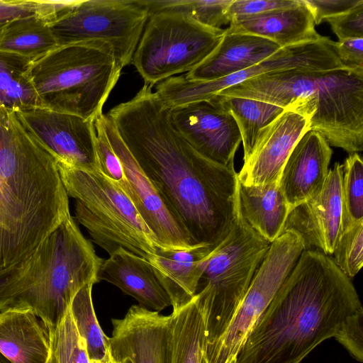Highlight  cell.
Masks as SVG:
<instances>
[{
  "instance_id": "6da1fadb",
  "label": "cell",
  "mask_w": 363,
  "mask_h": 363,
  "mask_svg": "<svg viewBox=\"0 0 363 363\" xmlns=\"http://www.w3.org/2000/svg\"><path fill=\"white\" fill-rule=\"evenodd\" d=\"M106 116L194 245L213 251L240 214L234 166L199 153L174 128L169 108L149 85Z\"/></svg>"
},
{
  "instance_id": "7a4b0ae2",
  "label": "cell",
  "mask_w": 363,
  "mask_h": 363,
  "mask_svg": "<svg viewBox=\"0 0 363 363\" xmlns=\"http://www.w3.org/2000/svg\"><path fill=\"white\" fill-rule=\"evenodd\" d=\"M362 308L352 281L333 258L304 250L247 335L237 362L300 363Z\"/></svg>"
},
{
  "instance_id": "3957f363",
  "label": "cell",
  "mask_w": 363,
  "mask_h": 363,
  "mask_svg": "<svg viewBox=\"0 0 363 363\" xmlns=\"http://www.w3.org/2000/svg\"><path fill=\"white\" fill-rule=\"evenodd\" d=\"M68 198L55 157L16 110L0 106V269L70 216Z\"/></svg>"
},
{
  "instance_id": "277c9868",
  "label": "cell",
  "mask_w": 363,
  "mask_h": 363,
  "mask_svg": "<svg viewBox=\"0 0 363 363\" xmlns=\"http://www.w3.org/2000/svg\"><path fill=\"white\" fill-rule=\"evenodd\" d=\"M217 94L262 101L296 111L308 130L350 155L363 150V69H289L250 78Z\"/></svg>"
},
{
  "instance_id": "5b68a950",
  "label": "cell",
  "mask_w": 363,
  "mask_h": 363,
  "mask_svg": "<svg viewBox=\"0 0 363 363\" xmlns=\"http://www.w3.org/2000/svg\"><path fill=\"white\" fill-rule=\"evenodd\" d=\"M102 262L70 215L26 257L0 269V311L28 308L52 328L78 291L99 282Z\"/></svg>"
},
{
  "instance_id": "8992f818",
  "label": "cell",
  "mask_w": 363,
  "mask_h": 363,
  "mask_svg": "<svg viewBox=\"0 0 363 363\" xmlns=\"http://www.w3.org/2000/svg\"><path fill=\"white\" fill-rule=\"evenodd\" d=\"M122 68L101 41L55 47L26 64L25 74L43 106L95 121Z\"/></svg>"
},
{
  "instance_id": "52a82bcc",
  "label": "cell",
  "mask_w": 363,
  "mask_h": 363,
  "mask_svg": "<svg viewBox=\"0 0 363 363\" xmlns=\"http://www.w3.org/2000/svg\"><path fill=\"white\" fill-rule=\"evenodd\" d=\"M56 158V157H55ZM67 196L75 199V218L109 255L122 248L149 260L157 245L129 196L100 170L73 167L56 158Z\"/></svg>"
},
{
  "instance_id": "ba28073f",
  "label": "cell",
  "mask_w": 363,
  "mask_h": 363,
  "mask_svg": "<svg viewBox=\"0 0 363 363\" xmlns=\"http://www.w3.org/2000/svg\"><path fill=\"white\" fill-rule=\"evenodd\" d=\"M270 245L240 211L228 236L206 259L196 290L205 309L206 351L226 331Z\"/></svg>"
},
{
  "instance_id": "9c48e42d",
  "label": "cell",
  "mask_w": 363,
  "mask_h": 363,
  "mask_svg": "<svg viewBox=\"0 0 363 363\" xmlns=\"http://www.w3.org/2000/svg\"><path fill=\"white\" fill-rule=\"evenodd\" d=\"M225 31L177 13L150 14L132 64L145 84L152 86L200 65L218 46Z\"/></svg>"
},
{
  "instance_id": "30bf717a",
  "label": "cell",
  "mask_w": 363,
  "mask_h": 363,
  "mask_svg": "<svg viewBox=\"0 0 363 363\" xmlns=\"http://www.w3.org/2000/svg\"><path fill=\"white\" fill-rule=\"evenodd\" d=\"M149 17L138 0H78L50 28L58 45L101 41L123 69L132 62Z\"/></svg>"
},
{
  "instance_id": "8fae6325",
  "label": "cell",
  "mask_w": 363,
  "mask_h": 363,
  "mask_svg": "<svg viewBox=\"0 0 363 363\" xmlns=\"http://www.w3.org/2000/svg\"><path fill=\"white\" fill-rule=\"evenodd\" d=\"M347 68L342 62L337 43L328 37L281 48L263 61L229 76L212 81L171 77L158 84L155 94L168 108L208 99L225 89L250 78L289 69L328 70Z\"/></svg>"
},
{
  "instance_id": "7c38bea8",
  "label": "cell",
  "mask_w": 363,
  "mask_h": 363,
  "mask_svg": "<svg viewBox=\"0 0 363 363\" xmlns=\"http://www.w3.org/2000/svg\"><path fill=\"white\" fill-rule=\"evenodd\" d=\"M306 250L301 236L283 232L271 243L231 323L218 342L205 352L207 363H227L236 357L254 324L269 305Z\"/></svg>"
},
{
  "instance_id": "4fadbf2b",
  "label": "cell",
  "mask_w": 363,
  "mask_h": 363,
  "mask_svg": "<svg viewBox=\"0 0 363 363\" xmlns=\"http://www.w3.org/2000/svg\"><path fill=\"white\" fill-rule=\"evenodd\" d=\"M172 125L201 155L234 166L242 138L237 123L218 95L169 108Z\"/></svg>"
},
{
  "instance_id": "5bb4252c",
  "label": "cell",
  "mask_w": 363,
  "mask_h": 363,
  "mask_svg": "<svg viewBox=\"0 0 363 363\" xmlns=\"http://www.w3.org/2000/svg\"><path fill=\"white\" fill-rule=\"evenodd\" d=\"M101 118L128 181L126 194L152 233L157 246L177 250L195 247L186 230L143 173L111 121L104 114Z\"/></svg>"
},
{
  "instance_id": "9a60e30c",
  "label": "cell",
  "mask_w": 363,
  "mask_h": 363,
  "mask_svg": "<svg viewBox=\"0 0 363 363\" xmlns=\"http://www.w3.org/2000/svg\"><path fill=\"white\" fill-rule=\"evenodd\" d=\"M16 111L56 158L79 169L99 170L94 121L45 106Z\"/></svg>"
},
{
  "instance_id": "2e32d148",
  "label": "cell",
  "mask_w": 363,
  "mask_h": 363,
  "mask_svg": "<svg viewBox=\"0 0 363 363\" xmlns=\"http://www.w3.org/2000/svg\"><path fill=\"white\" fill-rule=\"evenodd\" d=\"M110 351L116 363H171L170 315L139 305L112 319Z\"/></svg>"
},
{
  "instance_id": "e0dca14e",
  "label": "cell",
  "mask_w": 363,
  "mask_h": 363,
  "mask_svg": "<svg viewBox=\"0 0 363 363\" xmlns=\"http://www.w3.org/2000/svg\"><path fill=\"white\" fill-rule=\"evenodd\" d=\"M342 164L329 169L321 189L289 211L283 232L293 230L302 238L306 250L315 247L333 255L342 231Z\"/></svg>"
},
{
  "instance_id": "ac0fdd59",
  "label": "cell",
  "mask_w": 363,
  "mask_h": 363,
  "mask_svg": "<svg viewBox=\"0 0 363 363\" xmlns=\"http://www.w3.org/2000/svg\"><path fill=\"white\" fill-rule=\"evenodd\" d=\"M309 121L291 109H285L259 133L252 153L238 174L244 185L278 182L292 150L308 130Z\"/></svg>"
},
{
  "instance_id": "d6986e66",
  "label": "cell",
  "mask_w": 363,
  "mask_h": 363,
  "mask_svg": "<svg viewBox=\"0 0 363 363\" xmlns=\"http://www.w3.org/2000/svg\"><path fill=\"white\" fill-rule=\"evenodd\" d=\"M332 155L330 146L316 131L308 130L298 141L278 182L290 210L321 189Z\"/></svg>"
},
{
  "instance_id": "ffe728a7",
  "label": "cell",
  "mask_w": 363,
  "mask_h": 363,
  "mask_svg": "<svg viewBox=\"0 0 363 363\" xmlns=\"http://www.w3.org/2000/svg\"><path fill=\"white\" fill-rule=\"evenodd\" d=\"M225 30L259 36L281 48L315 41L322 36L315 30L313 15L303 0L291 7L233 18Z\"/></svg>"
},
{
  "instance_id": "44dd1931",
  "label": "cell",
  "mask_w": 363,
  "mask_h": 363,
  "mask_svg": "<svg viewBox=\"0 0 363 363\" xmlns=\"http://www.w3.org/2000/svg\"><path fill=\"white\" fill-rule=\"evenodd\" d=\"M97 278L116 286L143 308L160 312L171 306L150 262L122 248L103 259Z\"/></svg>"
},
{
  "instance_id": "7402d4cb",
  "label": "cell",
  "mask_w": 363,
  "mask_h": 363,
  "mask_svg": "<svg viewBox=\"0 0 363 363\" xmlns=\"http://www.w3.org/2000/svg\"><path fill=\"white\" fill-rule=\"evenodd\" d=\"M280 48L272 41L259 36L225 30L209 56L184 75L191 80L218 79L258 64Z\"/></svg>"
},
{
  "instance_id": "603a6c76",
  "label": "cell",
  "mask_w": 363,
  "mask_h": 363,
  "mask_svg": "<svg viewBox=\"0 0 363 363\" xmlns=\"http://www.w3.org/2000/svg\"><path fill=\"white\" fill-rule=\"evenodd\" d=\"M212 252L206 247L186 250L157 247L155 255L148 262L168 294L173 311L196 295L205 261Z\"/></svg>"
},
{
  "instance_id": "cb8c5ba5",
  "label": "cell",
  "mask_w": 363,
  "mask_h": 363,
  "mask_svg": "<svg viewBox=\"0 0 363 363\" xmlns=\"http://www.w3.org/2000/svg\"><path fill=\"white\" fill-rule=\"evenodd\" d=\"M49 334L28 308L0 311V353L11 363H45Z\"/></svg>"
},
{
  "instance_id": "d4e9b609",
  "label": "cell",
  "mask_w": 363,
  "mask_h": 363,
  "mask_svg": "<svg viewBox=\"0 0 363 363\" xmlns=\"http://www.w3.org/2000/svg\"><path fill=\"white\" fill-rule=\"evenodd\" d=\"M239 206L247 224L270 243L282 233L290 209L278 182L240 183Z\"/></svg>"
},
{
  "instance_id": "484cf974",
  "label": "cell",
  "mask_w": 363,
  "mask_h": 363,
  "mask_svg": "<svg viewBox=\"0 0 363 363\" xmlns=\"http://www.w3.org/2000/svg\"><path fill=\"white\" fill-rule=\"evenodd\" d=\"M170 315L172 331L171 363H201L206 346V314L196 294Z\"/></svg>"
},
{
  "instance_id": "4316f807",
  "label": "cell",
  "mask_w": 363,
  "mask_h": 363,
  "mask_svg": "<svg viewBox=\"0 0 363 363\" xmlns=\"http://www.w3.org/2000/svg\"><path fill=\"white\" fill-rule=\"evenodd\" d=\"M57 45L48 25L35 16L16 19L0 26V54L28 62Z\"/></svg>"
},
{
  "instance_id": "83f0119b",
  "label": "cell",
  "mask_w": 363,
  "mask_h": 363,
  "mask_svg": "<svg viewBox=\"0 0 363 363\" xmlns=\"http://www.w3.org/2000/svg\"><path fill=\"white\" fill-rule=\"evenodd\" d=\"M218 96L225 108L234 118L239 128L243 144L244 163H245L252 155L260 130L271 123L285 109L277 105L255 99Z\"/></svg>"
},
{
  "instance_id": "f1b7e54d",
  "label": "cell",
  "mask_w": 363,
  "mask_h": 363,
  "mask_svg": "<svg viewBox=\"0 0 363 363\" xmlns=\"http://www.w3.org/2000/svg\"><path fill=\"white\" fill-rule=\"evenodd\" d=\"M27 62L0 54V106L13 110L43 106L25 74Z\"/></svg>"
},
{
  "instance_id": "f546056e",
  "label": "cell",
  "mask_w": 363,
  "mask_h": 363,
  "mask_svg": "<svg viewBox=\"0 0 363 363\" xmlns=\"http://www.w3.org/2000/svg\"><path fill=\"white\" fill-rule=\"evenodd\" d=\"M149 15L174 13L189 18L203 26L221 28L230 23L228 9L233 0H138Z\"/></svg>"
},
{
  "instance_id": "4dcf8cb0",
  "label": "cell",
  "mask_w": 363,
  "mask_h": 363,
  "mask_svg": "<svg viewBox=\"0 0 363 363\" xmlns=\"http://www.w3.org/2000/svg\"><path fill=\"white\" fill-rule=\"evenodd\" d=\"M90 282L81 288L70 304V311L79 335L84 340L90 360L104 358L110 350L109 337L103 332L95 314Z\"/></svg>"
},
{
  "instance_id": "1f68e13d",
  "label": "cell",
  "mask_w": 363,
  "mask_h": 363,
  "mask_svg": "<svg viewBox=\"0 0 363 363\" xmlns=\"http://www.w3.org/2000/svg\"><path fill=\"white\" fill-rule=\"evenodd\" d=\"M45 363H90L84 340L79 335L70 306L58 324L49 330Z\"/></svg>"
},
{
  "instance_id": "d6a6232c",
  "label": "cell",
  "mask_w": 363,
  "mask_h": 363,
  "mask_svg": "<svg viewBox=\"0 0 363 363\" xmlns=\"http://www.w3.org/2000/svg\"><path fill=\"white\" fill-rule=\"evenodd\" d=\"M342 230L363 220V162L353 153L342 164Z\"/></svg>"
},
{
  "instance_id": "836d02e7",
  "label": "cell",
  "mask_w": 363,
  "mask_h": 363,
  "mask_svg": "<svg viewBox=\"0 0 363 363\" xmlns=\"http://www.w3.org/2000/svg\"><path fill=\"white\" fill-rule=\"evenodd\" d=\"M333 255L334 263L348 278L359 272L363 264V220L341 231Z\"/></svg>"
},
{
  "instance_id": "e575fe53",
  "label": "cell",
  "mask_w": 363,
  "mask_h": 363,
  "mask_svg": "<svg viewBox=\"0 0 363 363\" xmlns=\"http://www.w3.org/2000/svg\"><path fill=\"white\" fill-rule=\"evenodd\" d=\"M102 115L94 121L96 129L95 147L99 170L126 194L128 181L121 162L107 137L102 122Z\"/></svg>"
},
{
  "instance_id": "d590c367",
  "label": "cell",
  "mask_w": 363,
  "mask_h": 363,
  "mask_svg": "<svg viewBox=\"0 0 363 363\" xmlns=\"http://www.w3.org/2000/svg\"><path fill=\"white\" fill-rule=\"evenodd\" d=\"M325 21L339 40L363 38V0L349 11Z\"/></svg>"
},
{
  "instance_id": "8d00e7d4",
  "label": "cell",
  "mask_w": 363,
  "mask_h": 363,
  "mask_svg": "<svg viewBox=\"0 0 363 363\" xmlns=\"http://www.w3.org/2000/svg\"><path fill=\"white\" fill-rule=\"evenodd\" d=\"M357 361H363V309L351 315L335 337Z\"/></svg>"
},
{
  "instance_id": "74e56055",
  "label": "cell",
  "mask_w": 363,
  "mask_h": 363,
  "mask_svg": "<svg viewBox=\"0 0 363 363\" xmlns=\"http://www.w3.org/2000/svg\"><path fill=\"white\" fill-rule=\"evenodd\" d=\"M298 0H233L228 9L230 21L235 18L293 6Z\"/></svg>"
},
{
  "instance_id": "f35d334b",
  "label": "cell",
  "mask_w": 363,
  "mask_h": 363,
  "mask_svg": "<svg viewBox=\"0 0 363 363\" xmlns=\"http://www.w3.org/2000/svg\"><path fill=\"white\" fill-rule=\"evenodd\" d=\"M310 9L315 25L320 24L323 20L343 13L361 0H303Z\"/></svg>"
},
{
  "instance_id": "ab89813d",
  "label": "cell",
  "mask_w": 363,
  "mask_h": 363,
  "mask_svg": "<svg viewBox=\"0 0 363 363\" xmlns=\"http://www.w3.org/2000/svg\"><path fill=\"white\" fill-rule=\"evenodd\" d=\"M38 0H0V26L11 21L36 16Z\"/></svg>"
},
{
  "instance_id": "60d3db41",
  "label": "cell",
  "mask_w": 363,
  "mask_h": 363,
  "mask_svg": "<svg viewBox=\"0 0 363 363\" xmlns=\"http://www.w3.org/2000/svg\"><path fill=\"white\" fill-rule=\"evenodd\" d=\"M336 43L340 59L346 67L363 69V38L347 39Z\"/></svg>"
},
{
  "instance_id": "b9f144b4",
  "label": "cell",
  "mask_w": 363,
  "mask_h": 363,
  "mask_svg": "<svg viewBox=\"0 0 363 363\" xmlns=\"http://www.w3.org/2000/svg\"><path fill=\"white\" fill-rule=\"evenodd\" d=\"M90 363H116L111 353L110 350L107 352L106 355L98 360H90Z\"/></svg>"
},
{
  "instance_id": "7bdbcfd3",
  "label": "cell",
  "mask_w": 363,
  "mask_h": 363,
  "mask_svg": "<svg viewBox=\"0 0 363 363\" xmlns=\"http://www.w3.org/2000/svg\"><path fill=\"white\" fill-rule=\"evenodd\" d=\"M0 363H11L1 353H0Z\"/></svg>"
},
{
  "instance_id": "ee69618b",
  "label": "cell",
  "mask_w": 363,
  "mask_h": 363,
  "mask_svg": "<svg viewBox=\"0 0 363 363\" xmlns=\"http://www.w3.org/2000/svg\"><path fill=\"white\" fill-rule=\"evenodd\" d=\"M227 363H238L237 362V360H236V357H234L233 359H231L229 362H228Z\"/></svg>"
},
{
  "instance_id": "f6af8a7d",
  "label": "cell",
  "mask_w": 363,
  "mask_h": 363,
  "mask_svg": "<svg viewBox=\"0 0 363 363\" xmlns=\"http://www.w3.org/2000/svg\"><path fill=\"white\" fill-rule=\"evenodd\" d=\"M201 363H207V361L204 357L202 359Z\"/></svg>"
}]
</instances>
